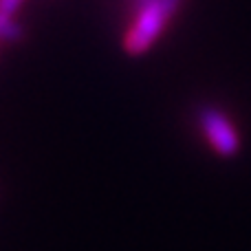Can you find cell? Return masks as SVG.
<instances>
[{
  "label": "cell",
  "mask_w": 251,
  "mask_h": 251,
  "mask_svg": "<svg viewBox=\"0 0 251 251\" xmlns=\"http://www.w3.org/2000/svg\"><path fill=\"white\" fill-rule=\"evenodd\" d=\"M199 128L209 148L221 156H236L240 150V134L231 119L216 106H203L199 110Z\"/></svg>",
  "instance_id": "cell-2"
},
{
  "label": "cell",
  "mask_w": 251,
  "mask_h": 251,
  "mask_svg": "<svg viewBox=\"0 0 251 251\" xmlns=\"http://www.w3.org/2000/svg\"><path fill=\"white\" fill-rule=\"evenodd\" d=\"M22 0H0V11L7 13V16H13V13L20 9Z\"/></svg>",
  "instance_id": "cell-4"
},
{
  "label": "cell",
  "mask_w": 251,
  "mask_h": 251,
  "mask_svg": "<svg viewBox=\"0 0 251 251\" xmlns=\"http://www.w3.org/2000/svg\"><path fill=\"white\" fill-rule=\"evenodd\" d=\"M181 7V0H134V16L124 33V51L128 55H143L161 33L174 13Z\"/></svg>",
  "instance_id": "cell-1"
},
{
  "label": "cell",
  "mask_w": 251,
  "mask_h": 251,
  "mask_svg": "<svg viewBox=\"0 0 251 251\" xmlns=\"http://www.w3.org/2000/svg\"><path fill=\"white\" fill-rule=\"evenodd\" d=\"M22 26L13 20L11 16L0 11V40H7V42H18L22 40Z\"/></svg>",
  "instance_id": "cell-3"
}]
</instances>
